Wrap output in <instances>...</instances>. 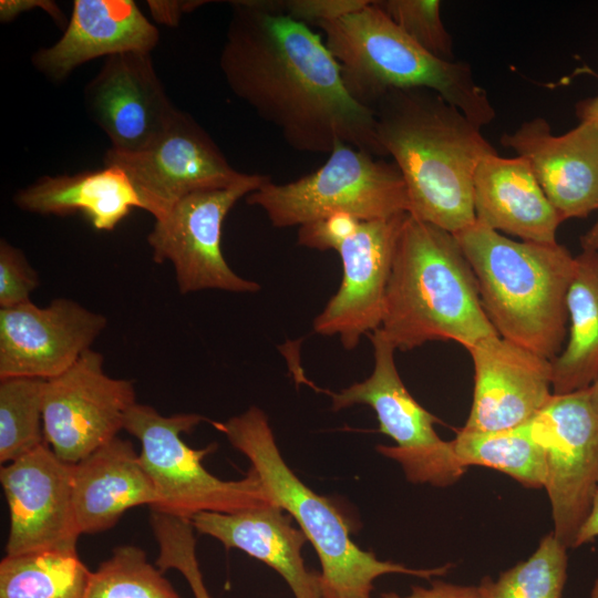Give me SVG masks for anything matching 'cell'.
<instances>
[{
	"instance_id": "1",
	"label": "cell",
	"mask_w": 598,
	"mask_h": 598,
	"mask_svg": "<svg viewBox=\"0 0 598 598\" xmlns=\"http://www.w3.org/2000/svg\"><path fill=\"white\" fill-rule=\"evenodd\" d=\"M229 3L219 66L234 95L296 151L329 154L344 143L384 156L373 110L349 94L319 33L264 0Z\"/></svg>"
},
{
	"instance_id": "2",
	"label": "cell",
	"mask_w": 598,
	"mask_h": 598,
	"mask_svg": "<svg viewBox=\"0 0 598 598\" xmlns=\"http://www.w3.org/2000/svg\"><path fill=\"white\" fill-rule=\"evenodd\" d=\"M373 112L382 152L404 179L409 215L453 235L475 224L474 175L484 156L497 153L481 127L421 87L388 91Z\"/></svg>"
},
{
	"instance_id": "3",
	"label": "cell",
	"mask_w": 598,
	"mask_h": 598,
	"mask_svg": "<svg viewBox=\"0 0 598 598\" xmlns=\"http://www.w3.org/2000/svg\"><path fill=\"white\" fill-rule=\"evenodd\" d=\"M380 331L401 351L429 341L466 350L498 334L455 235L406 215L394 249ZM499 336V334H498Z\"/></svg>"
},
{
	"instance_id": "4",
	"label": "cell",
	"mask_w": 598,
	"mask_h": 598,
	"mask_svg": "<svg viewBox=\"0 0 598 598\" xmlns=\"http://www.w3.org/2000/svg\"><path fill=\"white\" fill-rule=\"evenodd\" d=\"M455 237L496 332L553 361L566 336L576 257L558 243L516 241L477 221Z\"/></svg>"
},
{
	"instance_id": "5",
	"label": "cell",
	"mask_w": 598,
	"mask_h": 598,
	"mask_svg": "<svg viewBox=\"0 0 598 598\" xmlns=\"http://www.w3.org/2000/svg\"><path fill=\"white\" fill-rule=\"evenodd\" d=\"M250 462L272 499L299 525L321 564L324 598H372L373 582L388 574L429 579L444 575L451 565L411 568L380 560L351 538L349 523L337 507L315 493L286 464L266 413L250 406L225 422H212Z\"/></svg>"
},
{
	"instance_id": "6",
	"label": "cell",
	"mask_w": 598,
	"mask_h": 598,
	"mask_svg": "<svg viewBox=\"0 0 598 598\" xmlns=\"http://www.w3.org/2000/svg\"><path fill=\"white\" fill-rule=\"evenodd\" d=\"M317 27L337 60L349 94L373 110L390 90L427 89L440 94L480 127L496 113L471 66L431 54L405 34L374 1Z\"/></svg>"
},
{
	"instance_id": "7",
	"label": "cell",
	"mask_w": 598,
	"mask_h": 598,
	"mask_svg": "<svg viewBox=\"0 0 598 598\" xmlns=\"http://www.w3.org/2000/svg\"><path fill=\"white\" fill-rule=\"evenodd\" d=\"M207 421L196 413L162 415L147 404L135 403L127 412L124 430L141 443L140 460L154 484L158 511L185 518L200 512L236 513L276 503L250 467L236 481L220 480L203 465L217 447L193 448L182 439Z\"/></svg>"
},
{
	"instance_id": "8",
	"label": "cell",
	"mask_w": 598,
	"mask_h": 598,
	"mask_svg": "<svg viewBox=\"0 0 598 598\" xmlns=\"http://www.w3.org/2000/svg\"><path fill=\"white\" fill-rule=\"evenodd\" d=\"M274 227L286 228L346 213L359 220L409 214L404 179L394 163L338 143L318 169L286 184L269 178L246 197Z\"/></svg>"
},
{
	"instance_id": "9",
	"label": "cell",
	"mask_w": 598,
	"mask_h": 598,
	"mask_svg": "<svg viewBox=\"0 0 598 598\" xmlns=\"http://www.w3.org/2000/svg\"><path fill=\"white\" fill-rule=\"evenodd\" d=\"M368 337L373 346V371L361 382L339 392H328L332 410L355 404L371 406L379 431L395 442L394 446L378 445L380 454L398 462L410 482L437 487L454 484L466 468L458 461L452 441L437 435L434 424L439 420L403 384L394 362L396 349L380 329Z\"/></svg>"
},
{
	"instance_id": "10",
	"label": "cell",
	"mask_w": 598,
	"mask_h": 598,
	"mask_svg": "<svg viewBox=\"0 0 598 598\" xmlns=\"http://www.w3.org/2000/svg\"><path fill=\"white\" fill-rule=\"evenodd\" d=\"M269 177L244 175L226 187L190 193L155 218L147 236L153 260L169 261L181 293L214 289L256 292L259 283L237 275L221 251V227L233 206L258 189Z\"/></svg>"
},
{
	"instance_id": "11",
	"label": "cell",
	"mask_w": 598,
	"mask_h": 598,
	"mask_svg": "<svg viewBox=\"0 0 598 598\" xmlns=\"http://www.w3.org/2000/svg\"><path fill=\"white\" fill-rule=\"evenodd\" d=\"M529 424L545 451L553 533L573 548L598 488V412L590 389L553 394Z\"/></svg>"
},
{
	"instance_id": "12",
	"label": "cell",
	"mask_w": 598,
	"mask_h": 598,
	"mask_svg": "<svg viewBox=\"0 0 598 598\" xmlns=\"http://www.w3.org/2000/svg\"><path fill=\"white\" fill-rule=\"evenodd\" d=\"M103 364V355L89 349L69 370L45 382L44 439L65 463H79L117 436L136 403L133 382L107 375Z\"/></svg>"
},
{
	"instance_id": "13",
	"label": "cell",
	"mask_w": 598,
	"mask_h": 598,
	"mask_svg": "<svg viewBox=\"0 0 598 598\" xmlns=\"http://www.w3.org/2000/svg\"><path fill=\"white\" fill-rule=\"evenodd\" d=\"M103 161L125 171L144 210L154 218L190 193L226 187L244 175L231 167L209 134L179 110L150 146L134 153L109 148Z\"/></svg>"
},
{
	"instance_id": "14",
	"label": "cell",
	"mask_w": 598,
	"mask_h": 598,
	"mask_svg": "<svg viewBox=\"0 0 598 598\" xmlns=\"http://www.w3.org/2000/svg\"><path fill=\"white\" fill-rule=\"evenodd\" d=\"M106 318L69 298L45 307L28 301L0 308V379H53L69 370L102 333Z\"/></svg>"
},
{
	"instance_id": "15",
	"label": "cell",
	"mask_w": 598,
	"mask_h": 598,
	"mask_svg": "<svg viewBox=\"0 0 598 598\" xmlns=\"http://www.w3.org/2000/svg\"><path fill=\"white\" fill-rule=\"evenodd\" d=\"M72 477L73 464L60 460L47 442L1 467L10 516L6 555L76 548Z\"/></svg>"
},
{
	"instance_id": "16",
	"label": "cell",
	"mask_w": 598,
	"mask_h": 598,
	"mask_svg": "<svg viewBox=\"0 0 598 598\" xmlns=\"http://www.w3.org/2000/svg\"><path fill=\"white\" fill-rule=\"evenodd\" d=\"M406 215L361 221L338 246L342 280L315 318L316 333L338 336L346 350H353L362 336L380 328L394 249Z\"/></svg>"
},
{
	"instance_id": "17",
	"label": "cell",
	"mask_w": 598,
	"mask_h": 598,
	"mask_svg": "<svg viewBox=\"0 0 598 598\" xmlns=\"http://www.w3.org/2000/svg\"><path fill=\"white\" fill-rule=\"evenodd\" d=\"M84 102L91 118L109 137L110 148L124 153L150 146L178 112L146 52L105 58L84 89Z\"/></svg>"
},
{
	"instance_id": "18",
	"label": "cell",
	"mask_w": 598,
	"mask_h": 598,
	"mask_svg": "<svg viewBox=\"0 0 598 598\" xmlns=\"http://www.w3.org/2000/svg\"><path fill=\"white\" fill-rule=\"evenodd\" d=\"M474 364L466 431L507 430L532 420L553 395L551 360L501 336L467 349Z\"/></svg>"
},
{
	"instance_id": "19",
	"label": "cell",
	"mask_w": 598,
	"mask_h": 598,
	"mask_svg": "<svg viewBox=\"0 0 598 598\" xmlns=\"http://www.w3.org/2000/svg\"><path fill=\"white\" fill-rule=\"evenodd\" d=\"M501 144L529 164L561 221L598 209V125L580 121L563 135L535 117L505 133Z\"/></svg>"
},
{
	"instance_id": "20",
	"label": "cell",
	"mask_w": 598,
	"mask_h": 598,
	"mask_svg": "<svg viewBox=\"0 0 598 598\" xmlns=\"http://www.w3.org/2000/svg\"><path fill=\"white\" fill-rule=\"evenodd\" d=\"M159 33L132 0H75L62 37L37 50L33 65L54 81H62L97 58L146 52L157 45Z\"/></svg>"
},
{
	"instance_id": "21",
	"label": "cell",
	"mask_w": 598,
	"mask_h": 598,
	"mask_svg": "<svg viewBox=\"0 0 598 598\" xmlns=\"http://www.w3.org/2000/svg\"><path fill=\"white\" fill-rule=\"evenodd\" d=\"M292 520L277 503L236 513L200 512L190 518L198 533L276 570L295 598H324L320 574L308 570L301 555L307 536Z\"/></svg>"
},
{
	"instance_id": "22",
	"label": "cell",
	"mask_w": 598,
	"mask_h": 598,
	"mask_svg": "<svg viewBox=\"0 0 598 598\" xmlns=\"http://www.w3.org/2000/svg\"><path fill=\"white\" fill-rule=\"evenodd\" d=\"M72 498L80 535L112 528L130 508L159 504L140 453L118 436L73 464Z\"/></svg>"
},
{
	"instance_id": "23",
	"label": "cell",
	"mask_w": 598,
	"mask_h": 598,
	"mask_svg": "<svg viewBox=\"0 0 598 598\" xmlns=\"http://www.w3.org/2000/svg\"><path fill=\"white\" fill-rule=\"evenodd\" d=\"M473 202L481 225L524 241L557 243L561 220L520 156H484L474 175Z\"/></svg>"
},
{
	"instance_id": "24",
	"label": "cell",
	"mask_w": 598,
	"mask_h": 598,
	"mask_svg": "<svg viewBox=\"0 0 598 598\" xmlns=\"http://www.w3.org/2000/svg\"><path fill=\"white\" fill-rule=\"evenodd\" d=\"M22 210L66 216L82 213L96 230H113L144 204L131 178L115 165L74 175L43 176L13 197Z\"/></svg>"
},
{
	"instance_id": "25",
	"label": "cell",
	"mask_w": 598,
	"mask_h": 598,
	"mask_svg": "<svg viewBox=\"0 0 598 598\" xmlns=\"http://www.w3.org/2000/svg\"><path fill=\"white\" fill-rule=\"evenodd\" d=\"M569 338L553 361V394L589 388L598 378V251L576 256L567 293Z\"/></svg>"
},
{
	"instance_id": "26",
	"label": "cell",
	"mask_w": 598,
	"mask_h": 598,
	"mask_svg": "<svg viewBox=\"0 0 598 598\" xmlns=\"http://www.w3.org/2000/svg\"><path fill=\"white\" fill-rule=\"evenodd\" d=\"M91 574L76 548L6 555L0 563V598H83Z\"/></svg>"
},
{
	"instance_id": "27",
	"label": "cell",
	"mask_w": 598,
	"mask_h": 598,
	"mask_svg": "<svg viewBox=\"0 0 598 598\" xmlns=\"http://www.w3.org/2000/svg\"><path fill=\"white\" fill-rule=\"evenodd\" d=\"M530 421V420H529ZM529 421L501 431L461 429L452 440L461 464L503 472L525 487L543 488L546 482L545 451L532 432Z\"/></svg>"
},
{
	"instance_id": "28",
	"label": "cell",
	"mask_w": 598,
	"mask_h": 598,
	"mask_svg": "<svg viewBox=\"0 0 598 598\" xmlns=\"http://www.w3.org/2000/svg\"><path fill=\"white\" fill-rule=\"evenodd\" d=\"M47 380L0 379V462L11 463L45 443L42 403Z\"/></svg>"
},
{
	"instance_id": "29",
	"label": "cell",
	"mask_w": 598,
	"mask_h": 598,
	"mask_svg": "<svg viewBox=\"0 0 598 598\" xmlns=\"http://www.w3.org/2000/svg\"><path fill=\"white\" fill-rule=\"evenodd\" d=\"M567 548L546 535L524 561L502 573L496 580L484 577L477 586L482 598H561L567 578Z\"/></svg>"
},
{
	"instance_id": "30",
	"label": "cell",
	"mask_w": 598,
	"mask_h": 598,
	"mask_svg": "<svg viewBox=\"0 0 598 598\" xmlns=\"http://www.w3.org/2000/svg\"><path fill=\"white\" fill-rule=\"evenodd\" d=\"M163 573L142 548L117 546L91 574L83 598H181Z\"/></svg>"
},
{
	"instance_id": "31",
	"label": "cell",
	"mask_w": 598,
	"mask_h": 598,
	"mask_svg": "<svg viewBox=\"0 0 598 598\" xmlns=\"http://www.w3.org/2000/svg\"><path fill=\"white\" fill-rule=\"evenodd\" d=\"M151 526L159 550L155 565L162 571L178 570L187 580L195 598H212L196 557L195 528L190 519L153 511Z\"/></svg>"
},
{
	"instance_id": "32",
	"label": "cell",
	"mask_w": 598,
	"mask_h": 598,
	"mask_svg": "<svg viewBox=\"0 0 598 598\" xmlns=\"http://www.w3.org/2000/svg\"><path fill=\"white\" fill-rule=\"evenodd\" d=\"M420 47L445 61H456L453 39L441 18L437 0L374 1Z\"/></svg>"
},
{
	"instance_id": "33",
	"label": "cell",
	"mask_w": 598,
	"mask_h": 598,
	"mask_svg": "<svg viewBox=\"0 0 598 598\" xmlns=\"http://www.w3.org/2000/svg\"><path fill=\"white\" fill-rule=\"evenodd\" d=\"M40 280L23 251L6 239L0 241V308L31 301Z\"/></svg>"
},
{
	"instance_id": "34",
	"label": "cell",
	"mask_w": 598,
	"mask_h": 598,
	"mask_svg": "<svg viewBox=\"0 0 598 598\" xmlns=\"http://www.w3.org/2000/svg\"><path fill=\"white\" fill-rule=\"evenodd\" d=\"M370 0H264L267 9L286 14L302 23L334 21L355 12Z\"/></svg>"
},
{
	"instance_id": "35",
	"label": "cell",
	"mask_w": 598,
	"mask_h": 598,
	"mask_svg": "<svg viewBox=\"0 0 598 598\" xmlns=\"http://www.w3.org/2000/svg\"><path fill=\"white\" fill-rule=\"evenodd\" d=\"M361 221L350 214L337 213L305 224L299 227L298 244L318 250H336L358 229Z\"/></svg>"
},
{
	"instance_id": "36",
	"label": "cell",
	"mask_w": 598,
	"mask_h": 598,
	"mask_svg": "<svg viewBox=\"0 0 598 598\" xmlns=\"http://www.w3.org/2000/svg\"><path fill=\"white\" fill-rule=\"evenodd\" d=\"M379 598H482L477 586H462L433 581L429 588L413 586L406 596L395 592L381 594Z\"/></svg>"
},
{
	"instance_id": "37",
	"label": "cell",
	"mask_w": 598,
	"mask_h": 598,
	"mask_svg": "<svg viewBox=\"0 0 598 598\" xmlns=\"http://www.w3.org/2000/svg\"><path fill=\"white\" fill-rule=\"evenodd\" d=\"M33 8L44 10L60 27L65 23V18L62 10L54 1L50 0H1L0 1V20L1 22H10L20 13L29 11Z\"/></svg>"
},
{
	"instance_id": "38",
	"label": "cell",
	"mask_w": 598,
	"mask_h": 598,
	"mask_svg": "<svg viewBox=\"0 0 598 598\" xmlns=\"http://www.w3.org/2000/svg\"><path fill=\"white\" fill-rule=\"evenodd\" d=\"M207 1H163V0H148L147 6L152 13V17L162 24L168 27H175L179 23L184 13H189L194 9L200 7Z\"/></svg>"
},
{
	"instance_id": "39",
	"label": "cell",
	"mask_w": 598,
	"mask_h": 598,
	"mask_svg": "<svg viewBox=\"0 0 598 598\" xmlns=\"http://www.w3.org/2000/svg\"><path fill=\"white\" fill-rule=\"evenodd\" d=\"M598 537V488L595 493L590 511L580 526L573 548L592 542Z\"/></svg>"
},
{
	"instance_id": "40",
	"label": "cell",
	"mask_w": 598,
	"mask_h": 598,
	"mask_svg": "<svg viewBox=\"0 0 598 598\" xmlns=\"http://www.w3.org/2000/svg\"><path fill=\"white\" fill-rule=\"evenodd\" d=\"M576 114L580 121L592 122L598 125V94L577 103Z\"/></svg>"
},
{
	"instance_id": "41",
	"label": "cell",
	"mask_w": 598,
	"mask_h": 598,
	"mask_svg": "<svg viewBox=\"0 0 598 598\" xmlns=\"http://www.w3.org/2000/svg\"><path fill=\"white\" fill-rule=\"evenodd\" d=\"M582 250L598 251V218L590 229L580 238Z\"/></svg>"
},
{
	"instance_id": "42",
	"label": "cell",
	"mask_w": 598,
	"mask_h": 598,
	"mask_svg": "<svg viewBox=\"0 0 598 598\" xmlns=\"http://www.w3.org/2000/svg\"><path fill=\"white\" fill-rule=\"evenodd\" d=\"M590 389V394H591V399H592V402H594V405L598 412V378L596 379V381L589 386Z\"/></svg>"
},
{
	"instance_id": "43",
	"label": "cell",
	"mask_w": 598,
	"mask_h": 598,
	"mask_svg": "<svg viewBox=\"0 0 598 598\" xmlns=\"http://www.w3.org/2000/svg\"><path fill=\"white\" fill-rule=\"evenodd\" d=\"M591 598H598V577L597 579L595 580L594 582V587L591 589V595H590Z\"/></svg>"
}]
</instances>
